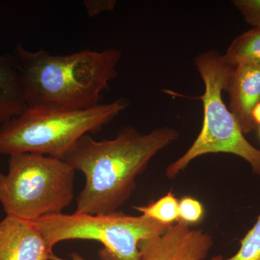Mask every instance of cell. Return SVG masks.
<instances>
[{
	"mask_svg": "<svg viewBox=\"0 0 260 260\" xmlns=\"http://www.w3.org/2000/svg\"><path fill=\"white\" fill-rule=\"evenodd\" d=\"M179 137L177 129L167 126L142 134L128 126L114 139L102 141L84 135L63 159L85 176L75 212L102 215L116 211L129 199L136 178L151 159Z\"/></svg>",
	"mask_w": 260,
	"mask_h": 260,
	"instance_id": "1",
	"label": "cell"
},
{
	"mask_svg": "<svg viewBox=\"0 0 260 260\" xmlns=\"http://www.w3.org/2000/svg\"><path fill=\"white\" fill-rule=\"evenodd\" d=\"M23 79L28 108L81 110L99 105L102 94L117 76L120 49H84L52 54L18 44L13 54Z\"/></svg>",
	"mask_w": 260,
	"mask_h": 260,
	"instance_id": "2",
	"label": "cell"
},
{
	"mask_svg": "<svg viewBox=\"0 0 260 260\" xmlns=\"http://www.w3.org/2000/svg\"><path fill=\"white\" fill-rule=\"evenodd\" d=\"M127 103L119 99L81 110L28 108L0 126V154L35 153L63 160L80 138L102 130Z\"/></svg>",
	"mask_w": 260,
	"mask_h": 260,
	"instance_id": "3",
	"label": "cell"
},
{
	"mask_svg": "<svg viewBox=\"0 0 260 260\" xmlns=\"http://www.w3.org/2000/svg\"><path fill=\"white\" fill-rule=\"evenodd\" d=\"M195 63L205 85L204 93L200 97L203 106V126L190 148L167 167L166 175L174 179L194 159L222 153L244 159L253 172L260 176V150L246 139L240 124L223 100L234 67L214 50L197 56Z\"/></svg>",
	"mask_w": 260,
	"mask_h": 260,
	"instance_id": "4",
	"label": "cell"
},
{
	"mask_svg": "<svg viewBox=\"0 0 260 260\" xmlns=\"http://www.w3.org/2000/svg\"><path fill=\"white\" fill-rule=\"evenodd\" d=\"M75 171L61 159L35 153L10 155L0 173V203L6 215L29 221L62 213L74 199Z\"/></svg>",
	"mask_w": 260,
	"mask_h": 260,
	"instance_id": "5",
	"label": "cell"
},
{
	"mask_svg": "<svg viewBox=\"0 0 260 260\" xmlns=\"http://www.w3.org/2000/svg\"><path fill=\"white\" fill-rule=\"evenodd\" d=\"M34 223L52 249L58 243L74 239L102 243V260H141L140 241L158 237L169 226L143 215L132 216L117 211L102 215L54 214Z\"/></svg>",
	"mask_w": 260,
	"mask_h": 260,
	"instance_id": "6",
	"label": "cell"
},
{
	"mask_svg": "<svg viewBox=\"0 0 260 260\" xmlns=\"http://www.w3.org/2000/svg\"><path fill=\"white\" fill-rule=\"evenodd\" d=\"M213 244L208 233L178 220L161 235L140 241L138 249L141 260H204Z\"/></svg>",
	"mask_w": 260,
	"mask_h": 260,
	"instance_id": "7",
	"label": "cell"
},
{
	"mask_svg": "<svg viewBox=\"0 0 260 260\" xmlns=\"http://www.w3.org/2000/svg\"><path fill=\"white\" fill-rule=\"evenodd\" d=\"M53 254L34 222L10 215L0 221V260H51Z\"/></svg>",
	"mask_w": 260,
	"mask_h": 260,
	"instance_id": "8",
	"label": "cell"
},
{
	"mask_svg": "<svg viewBox=\"0 0 260 260\" xmlns=\"http://www.w3.org/2000/svg\"><path fill=\"white\" fill-rule=\"evenodd\" d=\"M225 91L229 93V110L240 124L244 135L257 127L252 112L260 103V67L239 64L234 67Z\"/></svg>",
	"mask_w": 260,
	"mask_h": 260,
	"instance_id": "9",
	"label": "cell"
},
{
	"mask_svg": "<svg viewBox=\"0 0 260 260\" xmlns=\"http://www.w3.org/2000/svg\"><path fill=\"white\" fill-rule=\"evenodd\" d=\"M28 109L23 79L13 55L0 54V123L8 122Z\"/></svg>",
	"mask_w": 260,
	"mask_h": 260,
	"instance_id": "10",
	"label": "cell"
},
{
	"mask_svg": "<svg viewBox=\"0 0 260 260\" xmlns=\"http://www.w3.org/2000/svg\"><path fill=\"white\" fill-rule=\"evenodd\" d=\"M223 56L232 67L239 64L260 67V27L252 28L236 37Z\"/></svg>",
	"mask_w": 260,
	"mask_h": 260,
	"instance_id": "11",
	"label": "cell"
},
{
	"mask_svg": "<svg viewBox=\"0 0 260 260\" xmlns=\"http://www.w3.org/2000/svg\"><path fill=\"white\" fill-rule=\"evenodd\" d=\"M179 202L174 193L169 191L155 203L134 206V208L144 216L164 225H171L179 220Z\"/></svg>",
	"mask_w": 260,
	"mask_h": 260,
	"instance_id": "12",
	"label": "cell"
},
{
	"mask_svg": "<svg viewBox=\"0 0 260 260\" xmlns=\"http://www.w3.org/2000/svg\"><path fill=\"white\" fill-rule=\"evenodd\" d=\"M212 260H260V215L255 224L240 242L239 251L232 257H220Z\"/></svg>",
	"mask_w": 260,
	"mask_h": 260,
	"instance_id": "13",
	"label": "cell"
},
{
	"mask_svg": "<svg viewBox=\"0 0 260 260\" xmlns=\"http://www.w3.org/2000/svg\"><path fill=\"white\" fill-rule=\"evenodd\" d=\"M204 213L203 205L194 198L186 197L179 202V220L189 225L200 222Z\"/></svg>",
	"mask_w": 260,
	"mask_h": 260,
	"instance_id": "14",
	"label": "cell"
},
{
	"mask_svg": "<svg viewBox=\"0 0 260 260\" xmlns=\"http://www.w3.org/2000/svg\"><path fill=\"white\" fill-rule=\"evenodd\" d=\"M234 6L252 28L260 27V0H235Z\"/></svg>",
	"mask_w": 260,
	"mask_h": 260,
	"instance_id": "15",
	"label": "cell"
},
{
	"mask_svg": "<svg viewBox=\"0 0 260 260\" xmlns=\"http://www.w3.org/2000/svg\"><path fill=\"white\" fill-rule=\"evenodd\" d=\"M89 17L93 18L104 12L112 11L116 5L115 0H85L83 3Z\"/></svg>",
	"mask_w": 260,
	"mask_h": 260,
	"instance_id": "16",
	"label": "cell"
},
{
	"mask_svg": "<svg viewBox=\"0 0 260 260\" xmlns=\"http://www.w3.org/2000/svg\"><path fill=\"white\" fill-rule=\"evenodd\" d=\"M252 119L256 126H260V103L256 106L253 110Z\"/></svg>",
	"mask_w": 260,
	"mask_h": 260,
	"instance_id": "17",
	"label": "cell"
},
{
	"mask_svg": "<svg viewBox=\"0 0 260 260\" xmlns=\"http://www.w3.org/2000/svg\"><path fill=\"white\" fill-rule=\"evenodd\" d=\"M51 260H85L84 259L83 256L78 254V253H72L71 254V258L69 259H62V258L59 257V256H56L55 254H53L51 256Z\"/></svg>",
	"mask_w": 260,
	"mask_h": 260,
	"instance_id": "18",
	"label": "cell"
},
{
	"mask_svg": "<svg viewBox=\"0 0 260 260\" xmlns=\"http://www.w3.org/2000/svg\"><path fill=\"white\" fill-rule=\"evenodd\" d=\"M259 138H260V126H259Z\"/></svg>",
	"mask_w": 260,
	"mask_h": 260,
	"instance_id": "19",
	"label": "cell"
}]
</instances>
